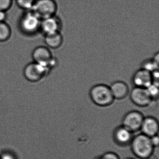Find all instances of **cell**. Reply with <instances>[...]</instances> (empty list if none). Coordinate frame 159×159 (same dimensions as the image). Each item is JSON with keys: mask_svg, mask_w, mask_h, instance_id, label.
I'll use <instances>...</instances> for the list:
<instances>
[{"mask_svg": "<svg viewBox=\"0 0 159 159\" xmlns=\"http://www.w3.org/2000/svg\"><path fill=\"white\" fill-rule=\"evenodd\" d=\"M131 148L135 155L141 159H148L151 156L154 147L150 138L143 134L133 138L131 142Z\"/></svg>", "mask_w": 159, "mask_h": 159, "instance_id": "obj_1", "label": "cell"}, {"mask_svg": "<svg viewBox=\"0 0 159 159\" xmlns=\"http://www.w3.org/2000/svg\"><path fill=\"white\" fill-rule=\"evenodd\" d=\"M90 96L96 105L101 107L109 106L115 99L109 86L102 84L93 86L90 91Z\"/></svg>", "mask_w": 159, "mask_h": 159, "instance_id": "obj_2", "label": "cell"}, {"mask_svg": "<svg viewBox=\"0 0 159 159\" xmlns=\"http://www.w3.org/2000/svg\"><path fill=\"white\" fill-rule=\"evenodd\" d=\"M41 19L32 11H26L19 21V27L22 32L27 35L35 34L40 28Z\"/></svg>", "mask_w": 159, "mask_h": 159, "instance_id": "obj_3", "label": "cell"}, {"mask_svg": "<svg viewBox=\"0 0 159 159\" xmlns=\"http://www.w3.org/2000/svg\"><path fill=\"white\" fill-rule=\"evenodd\" d=\"M31 11L42 19L56 15L57 4L55 0H36Z\"/></svg>", "mask_w": 159, "mask_h": 159, "instance_id": "obj_4", "label": "cell"}, {"mask_svg": "<svg viewBox=\"0 0 159 159\" xmlns=\"http://www.w3.org/2000/svg\"><path fill=\"white\" fill-rule=\"evenodd\" d=\"M51 70L49 66L32 62L28 64L24 70V75L26 80L36 82L41 80Z\"/></svg>", "mask_w": 159, "mask_h": 159, "instance_id": "obj_5", "label": "cell"}, {"mask_svg": "<svg viewBox=\"0 0 159 159\" xmlns=\"http://www.w3.org/2000/svg\"><path fill=\"white\" fill-rule=\"evenodd\" d=\"M142 113L139 111H130L126 114L123 120V126L131 132H136L140 130L144 120Z\"/></svg>", "mask_w": 159, "mask_h": 159, "instance_id": "obj_6", "label": "cell"}, {"mask_svg": "<svg viewBox=\"0 0 159 159\" xmlns=\"http://www.w3.org/2000/svg\"><path fill=\"white\" fill-rule=\"evenodd\" d=\"M62 20L56 15L41 19L40 30L44 35L61 32L62 28Z\"/></svg>", "mask_w": 159, "mask_h": 159, "instance_id": "obj_7", "label": "cell"}, {"mask_svg": "<svg viewBox=\"0 0 159 159\" xmlns=\"http://www.w3.org/2000/svg\"><path fill=\"white\" fill-rule=\"evenodd\" d=\"M132 102L137 106L144 107L148 106L152 99L146 88L134 87L130 93Z\"/></svg>", "mask_w": 159, "mask_h": 159, "instance_id": "obj_8", "label": "cell"}, {"mask_svg": "<svg viewBox=\"0 0 159 159\" xmlns=\"http://www.w3.org/2000/svg\"><path fill=\"white\" fill-rule=\"evenodd\" d=\"M132 81L134 87L147 88L153 83L151 72L140 68L134 73Z\"/></svg>", "mask_w": 159, "mask_h": 159, "instance_id": "obj_9", "label": "cell"}, {"mask_svg": "<svg viewBox=\"0 0 159 159\" xmlns=\"http://www.w3.org/2000/svg\"><path fill=\"white\" fill-rule=\"evenodd\" d=\"M32 57L35 63L47 65L49 66V62L53 57L49 48L43 46L35 48L32 52Z\"/></svg>", "mask_w": 159, "mask_h": 159, "instance_id": "obj_10", "label": "cell"}, {"mask_svg": "<svg viewBox=\"0 0 159 159\" xmlns=\"http://www.w3.org/2000/svg\"><path fill=\"white\" fill-rule=\"evenodd\" d=\"M140 130L142 131V134L150 138L158 134L159 131L158 121L152 117L144 118Z\"/></svg>", "mask_w": 159, "mask_h": 159, "instance_id": "obj_11", "label": "cell"}, {"mask_svg": "<svg viewBox=\"0 0 159 159\" xmlns=\"http://www.w3.org/2000/svg\"><path fill=\"white\" fill-rule=\"evenodd\" d=\"M109 87L114 99H123L129 93V86L122 81L113 82Z\"/></svg>", "mask_w": 159, "mask_h": 159, "instance_id": "obj_12", "label": "cell"}, {"mask_svg": "<svg viewBox=\"0 0 159 159\" xmlns=\"http://www.w3.org/2000/svg\"><path fill=\"white\" fill-rule=\"evenodd\" d=\"M114 137L118 144L126 145L131 143L133 138V133L122 125L115 130Z\"/></svg>", "mask_w": 159, "mask_h": 159, "instance_id": "obj_13", "label": "cell"}, {"mask_svg": "<svg viewBox=\"0 0 159 159\" xmlns=\"http://www.w3.org/2000/svg\"><path fill=\"white\" fill-rule=\"evenodd\" d=\"M63 36L61 32L45 35L44 42L47 46L51 49L59 48L63 43Z\"/></svg>", "mask_w": 159, "mask_h": 159, "instance_id": "obj_14", "label": "cell"}, {"mask_svg": "<svg viewBox=\"0 0 159 159\" xmlns=\"http://www.w3.org/2000/svg\"><path fill=\"white\" fill-rule=\"evenodd\" d=\"M11 34V28L5 22H0V42L9 39Z\"/></svg>", "mask_w": 159, "mask_h": 159, "instance_id": "obj_15", "label": "cell"}, {"mask_svg": "<svg viewBox=\"0 0 159 159\" xmlns=\"http://www.w3.org/2000/svg\"><path fill=\"white\" fill-rule=\"evenodd\" d=\"M36 0H16L17 6L25 11L32 10Z\"/></svg>", "mask_w": 159, "mask_h": 159, "instance_id": "obj_16", "label": "cell"}, {"mask_svg": "<svg viewBox=\"0 0 159 159\" xmlns=\"http://www.w3.org/2000/svg\"><path fill=\"white\" fill-rule=\"evenodd\" d=\"M158 66L159 64L155 63L152 59H147L143 61L141 64V68L151 72L156 70H158Z\"/></svg>", "mask_w": 159, "mask_h": 159, "instance_id": "obj_17", "label": "cell"}, {"mask_svg": "<svg viewBox=\"0 0 159 159\" xmlns=\"http://www.w3.org/2000/svg\"><path fill=\"white\" fill-rule=\"evenodd\" d=\"M158 86H159V84L152 83L148 87L146 88L152 100L156 99L158 97V95H159Z\"/></svg>", "mask_w": 159, "mask_h": 159, "instance_id": "obj_18", "label": "cell"}, {"mask_svg": "<svg viewBox=\"0 0 159 159\" xmlns=\"http://www.w3.org/2000/svg\"><path fill=\"white\" fill-rule=\"evenodd\" d=\"M12 3V0H0V11H6L10 9Z\"/></svg>", "mask_w": 159, "mask_h": 159, "instance_id": "obj_19", "label": "cell"}, {"mask_svg": "<svg viewBox=\"0 0 159 159\" xmlns=\"http://www.w3.org/2000/svg\"><path fill=\"white\" fill-rule=\"evenodd\" d=\"M0 159H16V157L12 152L6 150L0 154Z\"/></svg>", "mask_w": 159, "mask_h": 159, "instance_id": "obj_20", "label": "cell"}, {"mask_svg": "<svg viewBox=\"0 0 159 159\" xmlns=\"http://www.w3.org/2000/svg\"><path fill=\"white\" fill-rule=\"evenodd\" d=\"M98 159H120L119 156L113 152H106Z\"/></svg>", "mask_w": 159, "mask_h": 159, "instance_id": "obj_21", "label": "cell"}, {"mask_svg": "<svg viewBox=\"0 0 159 159\" xmlns=\"http://www.w3.org/2000/svg\"><path fill=\"white\" fill-rule=\"evenodd\" d=\"M151 141L153 147H156L159 145V139L158 134L150 137Z\"/></svg>", "mask_w": 159, "mask_h": 159, "instance_id": "obj_22", "label": "cell"}, {"mask_svg": "<svg viewBox=\"0 0 159 159\" xmlns=\"http://www.w3.org/2000/svg\"><path fill=\"white\" fill-rule=\"evenodd\" d=\"M7 17L6 11H0V22H5Z\"/></svg>", "mask_w": 159, "mask_h": 159, "instance_id": "obj_23", "label": "cell"}, {"mask_svg": "<svg viewBox=\"0 0 159 159\" xmlns=\"http://www.w3.org/2000/svg\"><path fill=\"white\" fill-rule=\"evenodd\" d=\"M159 52H157L155 54L154 56H153V58H152V60L155 62V63H157V64H159Z\"/></svg>", "mask_w": 159, "mask_h": 159, "instance_id": "obj_24", "label": "cell"}, {"mask_svg": "<svg viewBox=\"0 0 159 159\" xmlns=\"http://www.w3.org/2000/svg\"><path fill=\"white\" fill-rule=\"evenodd\" d=\"M133 159V158H128V159Z\"/></svg>", "mask_w": 159, "mask_h": 159, "instance_id": "obj_25", "label": "cell"}]
</instances>
